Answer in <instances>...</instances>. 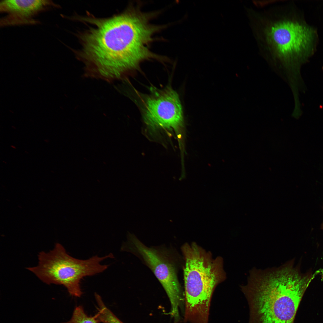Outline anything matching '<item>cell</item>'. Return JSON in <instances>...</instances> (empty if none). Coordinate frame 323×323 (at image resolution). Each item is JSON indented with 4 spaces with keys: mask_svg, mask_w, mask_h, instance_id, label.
Returning a JSON list of instances; mask_svg holds the SVG:
<instances>
[{
    "mask_svg": "<svg viewBox=\"0 0 323 323\" xmlns=\"http://www.w3.org/2000/svg\"><path fill=\"white\" fill-rule=\"evenodd\" d=\"M130 243L159 281L169 298L171 309L169 314L174 323L181 320L179 309L184 301L175 267L163 254L143 244L133 234L129 235Z\"/></svg>",
    "mask_w": 323,
    "mask_h": 323,
    "instance_id": "obj_6",
    "label": "cell"
},
{
    "mask_svg": "<svg viewBox=\"0 0 323 323\" xmlns=\"http://www.w3.org/2000/svg\"><path fill=\"white\" fill-rule=\"evenodd\" d=\"M144 118L147 125L153 129L179 132L184 127V122L177 93L169 89L148 97L146 101Z\"/></svg>",
    "mask_w": 323,
    "mask_h": 323,
    "instance_id": "obj_7",
    "label": "cell"
},
{
    "mask_svg": "<svg viewBox=\"0 0 323 323\" xmlns=\"http://www.w3.org/2000/svg\"><path fill=\"white\" fill-rule=\"evenodd\" d=\"M49 0H4L0 3V12L7 15L0 19V26L36 25L40 22L34 18L42 12L58 8Z\"/></svg>",
    "mask_w": 323,
    "mask_h": 323,
    "instance_id": "obj_8",
    "label": "cell"
},
{
    "mask_svg": "<svg viewBox=\"0 0 323 323\" xmlns=\"http://www.w3.org/2000/svg\"><path fill=\"white\" fill-rule=\"evenodd\" d=\"M321 228H322V229L323 230V223H322V225Z\"/></svg>",
    "mask_w": 323,
    "mask_h": 323,
    "instance_id": "obj_11",
    "label": "cell"
},
{
    "mask_svg": "<svg viewBox=\"0 0 323 323\" xmlns=\"http://www.w3.org/2000/svg\"><path fill=\"white\" fill-rule=\"evenodd\" d=\"M113 257L110 253L102 257L95 256L86 260L78 259L69 255L64 247L57 243L50 251L40 252L38 264L27 269L43 283L63 285L71 295L80 297L83 294L80 284L81 279L105 271L109 265L100 262Z\"/></svg>",
    "mask_w": 323,
    "mask_h": 323,
    "instance_id": "obj_5",
    "label": "cell"
},
{
    "mask_svg": "<svg viewBox=\"0 0 323 323\" xmlns=\"http://www.w3.org/2000/svg\"><path fill=\"white\" fill-rule=\"evenodd\" d=\"M292 10L285 4L246 10L260 54L286 65L311 55L316 38L314 29Z\"/></svg>",
    "mask_w": 323,
    "mask_h": 323,
    "instance_id": "obj_3",
    "label": "cell"
},
{
    "mask_svg": "<svg viewBox=\"0 0 323 323\" xmlns=\"http://www.w3.org/2000/svg\"><path fill=\"white\" fill-rule=\"evenodd\" d=\"M98 317L102 323H124L105 305L99 295L95 296Z\"/></svg>",
    "mask_w": 323,
    "mask_h": 323,
    "instance_id": "obj_9",
    "label": "cell"
},
{
    "mask_svg": "<svg viewBox=\"0 0 323 323\" xmlns=\"http://www.w3.org/2000/svg\"><path fill=\"white\" fill-rule=\"evenodd\" d=\"M101 321L97 313L94 316H89L85 313L83 307L79 305L75 307L70 319L62 323H100Z\"/></svg>",
    "mask_w": 323,
    "mask_h": 323,
    "instance_id": "obj_10",
    "label": "cell"
},
{
    "mask_svg": "<svg viewBox=\"0 0 323 323\" xmlns=\"http://www.w3.org/2000/svg\"><path fill=\"white\" fill-rule=\"evenodd\" d=\"M97 24L85 38L89 77L111 81L150 55L153 29L141 16L124 14Z\"/></svg>",
    "mask_w": 323,
    "mask_h": 323,
    "instance_id": "obj_1",
    "label": "cell"
},
{
    "mask_svg": "<svg viewBox=\"0 0 323 323\" xmlns=\"http://www.w3.org/2000/svg\"><path fill=\"white\" fill-rule=\"evenodd\" d=\"M182 250L185 261L184 322L208 323L213 293L226 278L223 258H214L194 243L184 244Z\"/></svg>",
    "mask_w": 323,
    "mask_h": 323,
    "instance_id": "obj_4",
    "label": "cell"
},
{
    "mask_svg": "<svg viewBox=\"0 0 323 323\" xmlns=\"http://www.w3.org/2000/svg\"><path fill=\"white\" fill-rule=\"evenodd\" d=\"M294 261L264 270L252 269L241 287L249 309L248 323H293L304 294L316 276L301 273Z\"/></svg>",
    "mask_w": 323,
    "mask_h": 323,
    "instance_id": "obj_2",
    "label": "cell"
}]
</instances>
